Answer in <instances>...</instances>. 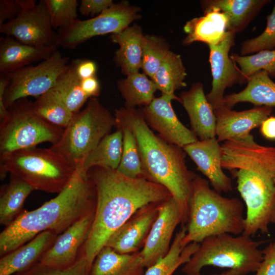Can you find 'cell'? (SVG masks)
Listing matches in <instances>:
<instances>
[{"label":"cell","instance_id":"cell-1","mask_svg":"<svg viewBox=\"0 0 275 275\" xmlns=\"http://www.w3.org/2000/svg\"><path fill=\"white\" fill-rule=\"evenodd\" d=\"M87 173L96 193L94 218L81 252L86 259L89 272L110 236L137 210L172 196L160 184L145 178L126 177L115 169L95 167Z\"/></svg>","mask_w":275,"mask_h":275},{"label":"cell","instance_id":"cell-2","mask_svg":"<svg viewBox=\"0 0 275 275\" xmlns=\"http://www.w3.org/2000/svg\"><path fill=\"white\" fill-rule=\"evenodd\" d=\"M96 193L87 172L76 168L71 180L57 196L33 210L23 211L0 233V256L17 249L39 234L59 235L95 210Z\"/></svg>","mask_w":275,"mask_h":275},{"label":"cell","instance_id":"cell-3","mask_svg":"<svg viewBox=\"0 0 275 275\" xmlns=\"http://www.w3.org/2000/svg\"><path fill=\"white\" fill-rule=\"evenodd\" d=\"M115 118L116 126H125L134 134L146 178L168 190L180 207L182 226L187 224L194 173L187 168L183 148L155 134L141 110L121 107L115 110Z\"/></svg>","mask_w":275,"mask_h":275},{"label":"cell","instance_id":"cell-4","mask_svg":"<svg viewBox=\"0 0 275 275\" xmlns=\"http://www.w3.org/2000/svg\"><path fill=\"white\" fill-rule=\"evenodd\" d=\"M244 204L238 198H228L212 189L209 181L194 174L189 203L183 247L192 242L225 233L239 235L244 230Z\"/></svg>","mask_w":275,"mask_h":275},{"label":"cell","instance_id":"cell-5","mask_svg":"<svg viewBox=\"0 0 275 275\" xmlns=\"http://www.w3.org/2000/svg\"><path fill=\"white\" fill-rule=\"evenodd\" d=\"M76 169L64 155L51 147H36L0 156L1 179L9 173L34 190L46 193H60L70 182Z\"/></svg>","mask_w":275,"mask_h":275},{"label":"cell","instance_id":"cell-6","mask_svg":"<svg viewBox=\"0 0 275 275\" xmlns=\"http://www.w3.org/2000/svg\"><path fill=\"white\" fill-rule=\"evenodd\" d=\"M264 240H255L241 234L225 233L205 238L182 268L186 275L200 273L206 266L226 268L248 274L255 272L263 259L260 245Z\"/></svg>","mask_w":275,"mask_h":275},{"label":"cell","instance_id":"cell-7","mask_svg":"<svg viewBox=\"0 0 275 275\" xmlns=\"http://www.w3.org/2000/svg\"><path fill=\"white\" fill-rule=\"evenodd\" d=\"M116 121L97 97L90 98L85 108L75 114L60 140L50 147L80 168L89 153L116 126Z\"/></svg>","mask_w":275,"mask_h":275},{"label":"cell","instance_id":"cell-8","mask_svg":"<svg viewBox=\"0 0 275 275\" xmlns=\"http://www.w3.org/2000/svg\"><path fill=\"white\" fill-rule=\"evenodd\" d=\"M0 122V156L17 150L36 147L49 142L56 144L64 129L51 125L35 113L33 102L27 98L17 100L8 108Z\"/></svg>","mask_w":275,"mask_h":275},{"label":"cell","instance_id":"cell-9","mask_svg":"<svg viewBox=\"0 0 275 275\" xmlns=\"http://www.w3.org/2000/svg\"><path fill=\"white\" fill-rule=\"evenodd\" d=\"M231 172L246 209L242 234L251 237L258 232L269 234V225H275V175L246 170Z\"/></svg>","mask_w":275,"mask_h":275},{"label":"cell","instance_id":"cell-10","mask_svg":"<svg viewBox=\"0 0 275 275\" xmlns=\"http://www.w3.org/2000/svg\"><path fill=\"white\" fill-rule=\"evenodd\" d=\"M69 65V58L58 49L36 65H29L6 75L9 84L4 102L8 107L18 99L42 95L53 88L59 77Z\"/></svg>","mask_w":275,"mask_h":275},{"label":"cell","instance_id":"cell-11","mask_svg":"<svg viewBox=\"0 0 275 275\" xmlns=\"http://www.w3.org/2000/svg\"><path fill=\"white\" fill-rule=\"evenodd\" d=\"M140 11V8L127 2L114 4L92 18L78 19L71 26L59 30L57 44L65 48L74 49L93 37L119 33L141 17Z\"/></svg>","mask_w":275,"mask_h":275},{"label":"cell","instance_id":"cell-12","mask_svg":"<svg viewBox=\"0 0 275 275\" xmlns=\"http://www.w3.org/2000/svg\"><path fill=\"white\" fill-rule=\"evenodd\" d=\"M53 29L45 1L40 0L0 26V32L30 46H58Z\"/></svg>","mask_w":275,"mask_h":275},{"label":"cell","instance_id":"cell-13","mask_svg":"<svg viewBox=\"0 0 275 275\" xmlns=\"http://www.w3.org/2000/svg\"><path fill=\"white\" fill-rule=\"evenodd\" d=\"M221 147L223 169L275 175V147L257 144L252 134L226 141Z\"/></svg>","mask_w":275,"mask_h":275},{"label":"cell","instance_id":"cell-14","mask_svg":"<svg viewBox=\"0 0 275 275\" xmlns=\"http://www.w3.org/2000/svg\"><path fill=\"white\" fill-rule=\"evenodd\" d=\"M235 37V33L227 31L220 42L208 46L212 81L211 91L206 97L213 111L223 106L224 94L227 88L247 82L229 54Z\"/></svg>","mask_w":275,"mask_h":275},{"label":"cell","instance_id":"cell-15","mask_svg":"<svg viewBox=\"0 0 275 275\" xmlns=\"http://www.w3.org/2000/svg\"><path fill=\"white\" fill-rule=\"evenodd\" d=\"M182 221L180 207L172 197L160 203L158 215L140 251L146 268L168 253L174 231Z\"/></svg>","mask_w":275,"mask_h":275},{"label":"cell","instance_id":"cell-16","mask_svg":"<svg viewBox=\"0 0 275 275\" xmlns=\"http://www.w3.org/2000/svg\"><path fill=\"white\" fill-rule=\"evenodd\" d=\"M172 100L180 102V98L162 94L141 111L148 126L156 131L160 138L168 143L183 148L198 139L177 118L171 104Z\"/></svg>","mask_w":275,"mask_h":275},{"label":"cell","instance_id":"cell-17","mask_svg":"<svg viewBox=\"0 0 275 275\" xmlns=\"http://www.w3.org/2000/svg\"><path fill=\"white\" fill-rule=\"evenodd\" d=\"M94 214L95 211L84 216L58 235L39 262L59 269L73 265L79 257L89 236Z\"/></svg>","mask_w":275,"mask_h":275},{"label":"cell","instance_id":"cell-18","mask_svg":"<svg viewBox=\"0 0 275 275\" xmlns=\"http://www.w3.org/2000/svg\"><path fill=\"white\" fill-rule=\"evenodd\" d=\"M160 203H150L137 210L110 236L105 246L120 254L140 251L158 215Z\"/></svg>","mask_w":275,"mask_h":275},{"label":"cell","instance_id":"cell-19","mask_svg":"<svg viewBox=\"0 0 275 275\" xmlns=\"http://www.w3.org/2000/svg\"><path fill=\"white\" fill-rule=\"evenodd\" d=\"M198 169L209 180L219 193L233 190L232 180L223 171L222 147L216 138L198 140L183 147Z\"/></svg>","mask_w":275,"mask_h":275},{"label":"cell","instance_id":"cell-20","mask_svg":"<svg viewBox=\"0 0 275 275\" xmlns=\"http://www.w3.org/2000/svg\"><path fill=\"white\" fill-rule=\"evenodd\" d=\"M272 111V107L256 106L242 111L222 106L214 111L216 117V138L218 142L244 138L260 126Z\"/></svg>","mask_w":275,"mask_h":275},{"label":"cell","instance_id":"cell-21","mask_svg":"<svg viewBox=\"0 0 275 275\" xmlns=\"http://www.w3.org/2000/svg\"><path fill=\"white\" fill-rule=\"evenodd\" d=\"M179 98L188 115L191 130L199 140L215 138L216 117L205 94L203 84H193L189 90L180 94Z\"/></svg>","mask_w":275,"mask_h":275},{"label":"cell","instance_id":"cell-22","mask_svg":"<svg viewBox=\"0 0 275 275\" xmlns=\"http://www.w3.org/2000/svg\"><path fill=\"white\" fill-rule=\"evenodd\" d=\"M58 235L45 231L17 249L1 257L0 275H14L39 262Z\"/></svg>","mask_w":275,"mask_h":275},{"label":"cell","instance_id":"cell-23","mask_svg":"<svg viewBox=\"0 0 275 275\" xmlns=\"http://www.w3.org/2000/svg\"><path fill=\"white\" fill-rule=\"evenodd\" d=\"M57 50V46L35 47L5 35L0 38V73L7 75L32 63L42 61Z\"/></svg>","mask_w":275,"mask_h":275},{"label":"cell","instance_id":"cell-24","mask_svg":"<svg viewBox=\"0 0 275 275\" xmlns=\"http://www.w3.org/2000/svg\"><path fill=\"white\" fill-rule=\"evenodd\" d=\"M204 15L187 21L184 26L187 34L183 41L185 45L200 41L216 45L224 38L228 28V19L225 14L216 8L203 10Z\"/></svg>","mask_w":275,"mask_h":275},{"label":"cell","instance_id":"cell-25","mask_svg":"<svg viewBox=\"0 0 275 275\" xmlns=\"http://www.w3.org/2000/svg\"><path fill=\"white\" fill-rule=\"evenodd\" d=\"M112 41L119 45L114 61L127 76L139 72L142 67L145 35L137 24L128 26L111 36Z\"/></svg>","mask_w":275,"mask_h":275},{"label":"cell","instance_id":"cell-26","mask_svg":"<svg viewBox=\"0 0 275 275\" xmlns=\"http://www.w3.org/2000/svg\"><path fill=\"white\" fill-rule=\"evenodd\" d=\"M145 268L140 251L120 254L104 246L96 256L87 275H143Z\"/></svg>","mask_w":275,"mask_h":275},{"label":"cell","instance_id":"cell-27","mask_svg":"<svg viewBox=\"0 0 275 275\" xmlns=\"http://www.w3.org/2000/svg\"><path fill=\"white\" fill-rule=\"evenodd\" d=\"M247 86L241 91L224 96L223 106L232 108L241 102L256 106L275 107V82L264 70L258 71L247 79Z\"/></svg>","mask_w":275,"mask_h":275},{"label":"cell","instance_id":"cell-28","mask_svg":"<svg viewBox=\"0 0 275 275\" xmlns=\"http://www.w3.org/2000/svg\"><path fill=\"white\" fill-rule=\"evenodd\" d=\"M268 0H208L201 1L203 10L216 8L228 19L227 31L235 34L244 29Z\"/></svg>","mask_w":275,"mask_h":275},{"label":"cell","instance_id":"cell-29","mask_svg":"<svg viewBox=\"0 0 275 275\" xmlns=\"http://www.w3.org/2000/svg\"><path fill=\"white\" fill-rule=\"evenodd\" d=\"M123 151V132L117 130L105 136L89 153L80 168L86 172L95 167L117 170Z\"/></svg>","mask_w":275,"mask_h":275},{"label":"cell","instance_id":"cell-30","mask_svg":"<svg viewBox=\"0 0 275 275\" xmlns=\"http://www.w3.org/2000/svg\"><path fill=\"white\" fill-rule=\"evenodd\" d=\"M23 180L10 175L8 183L1 189L0 224L6 227L14 221L23 211L24 203L34 190Z\"/></svg>","mask_w":275,"mask_h":275},{"label":"cell","instance_id":"cell-31","mask_svg":"<svg viewBox=\"0 0 275 275\" xmlns=\"http://www.w3.org/2000/svg\"><path fill=\"white\" fill-rule=\"evenodd\" d=\"M186 232L185 226L177 232L168 253L151 266L143 275H173L181 265L187 263L197 251L200 243L192 242L183 247L182 240Z\"/></svg>","mask_w":275,"mask_h":275},{"label":"cell","instance_id":"cell-32","mask_svg":"<svg viewBox=\"0 0 275 275\" xmlns=\"http://www.w3.org/2000/svg\"><path fill=\"white\" fill-rule=\"evenodd\" d=\"M186 75L180 56L170 51L152 80L162 94L179 98L175 92L186 86L184 82Z\"/></svg>","mask_w":275,"mask_h":275},{"label":"cell","instance_id":"cell-33","mask_svg":"<svg viewBox=\"0 0 275 275\" xmlns=\"http://www.w3.org/2000/svg\"><path fill=\"white\" fill-rule=\"evenodd\" d=\"M118 88L125 99V107L135 108L137 105L149 104L154 97L156 87L151 79L139 72L127 75L118 82Z\"/></svg>","mask_w":275,"mask_h":275},{"label":"cell","instance_id":"cell-34","mask_svg":"<svg viewBox=\"0 0 275 275\" xmlns=\"http://www.w3.org/2000/svg\"><path fill=\"white\" fill-rule=\"evenodd\" d=\"M33 107L40 118L62 129L68 125L74 115L54 88L37 97L33 102Z\"/></svg>","mask_w":275,"mask_h":275},{"label":"cell","instance_id":"cell-35","mask_svg":"<svg viewBox=\"0 0 275 275\" xmlns=\"http://www.w3.org/2000/svg\"><path fill=\"white\" fill-rule=\"evenodd\" d=\"M81 80L72 62L66 70L59 77L53 87L74 114L79 112L90 98L82 90Z\"/></svg>","mask_w":275,"mask_h":275},{"label":"cell","instance_id":"cell-36","mask_svg":"<svg viewBox=\"0 0 275 275\" xmlns=\"http://www.w3.org/2000/svg\"><path fill=\"white\" fill-rule=\"evenodd\" d=\"M116 127L123 132L122 154L117 170L131 178L147 179L134 134L125 126L117 125Z\"/></svg>","mask_w":275,"mask_h":275},{"label":"cell","instance_id":"cell-37","mask_svg":"<svg viewBox=\"0 0 275 275\" xmlns=\"http://www.w3.org/2000/svg\"><path fill=\"white\" fill-rule=\"evenodd\" d=\"M230 57L239 66L246 81L248 77L260 70H264L270 77H275V49L262 50L248 56L233 53Z\"/></svg>","mask_w":275,"mask_h":275},{"label":"cell","instance_id":"cell-38","mask_svg":"<svg viewBox=\"0 0 275 275\" xmlns=\"http://www.w3.org/2000/svg\"><path fill=\"white\" fill-rule=\"evenodd\" d=\"M169 48L164 39L153 35H145L141 67L143 73L152 79L170 51Z\"/></svg>","mask_w":275,"mask_h":275},{"label":"cell","instance_id":"cell-39","mask_svg":"<svg viewBox=\"0 0 275 275\" xmlns=\"http://www.w3.org/2000/svg\"><path fill=\"white\" fill-rule=\"evenodd\" d=\"M53 29L68 28L78 20L77 0H44Z\"/></svg>","mask_w":275,"mask_h":275},{"label":"cell","instance_id":"cell-40","mask_svg":"<svg viewBox=\"0 0 275 275\" xmlns=\"http://www.w3.org/2000/svg\"><path fill=\"white\" fill-rule=\"evenodd\" d=\"M275 48V3L271 13L267 17V24L264 31L258 37L242 42L240 55L258 52Z\"/></svg>","mask_w":275,"mask_h":275},{"label":"cell","instance_id":"cell-41","mask_svg":"<svg viewBox=\"0 0 275 275\" xmlns=\"http://www.w3.org/2000/svg\"><path fill=\"white\" fill-rule=\"evenodd\" d=\"M88 273L87 260L81 253L77 261L68 268H56L38 262L30 269L14 275H87Z\"/></svg>","mask_w":275,"mask_h":275},{"label":"cell","instance_id":"cell-42","mask_svg":"<svg viewBox=\"0 0 275 275\" xmlns=\"http://www.w3.org/2000/svg\"><path fill=\"white\" fill-rule=\"evenodd\" d=\"M36 3L34 0H1L0 26L14 19Z\"/></svg>","mask_w":275,"mask_h":275},{"label":"cell","instance_id":"cell-43","mask_svg":"<svg viewBox=\"0 0 275 275\" xmlns=\"http://www.w3.org/2000/svg\"><path fill=\"white\" fill-rule=\"evenodd\" d=\"M114 4L112 0H82L78 11L84 16H97Z\"/></svg>","mask_w":275,"mask_h":275},{"label":"cell","instance_id":"cell-44","mask_svg":"<svg viewBox=\"0 0 275 275\" xmlns=\"http://www.w3.org/2000/svg\"><path fill=\"white\" fill-rule=\"evenodd\" d=\"M262 251L263 259L254 275H275V250L270 243Z\"/></svg>","mask_w":275,"mask_h":275},{"label":"cell","instance_id":"cell-45","mask_svg":"<svg viewBox=\"0 0 275 275\" xmlns=\"http://www.w3.org/2000/svg\"><path fill=\"white\" fill-rule=\"evenodd\" d=\"M77 75L81 80L96 76V64L88 59H76L72 61Z\"/></svg>","mask_w":275,"mask_h":275},{"label":"cell","instance_id":"cell-46","mask_svg":"<svg viewBox=\"0 0 275 275\" xmlns=\"http://www.w3.org/2000/svg\"><path fill=\"white\" fill-rule=\"evenodd\" d=\"M81 87L90 98L97 97L100 93V86L96 76L81 80Z\"/></svg>","mask_w":275,"mask_h":275},{"label":"cell","instance_id":"cell-47","mask_svg":"<svg viewBox=\"0 0 275 275\" xmlns=\"http://www.w3.org/2000/svg\"><path fill=\"white\" fill-rule=\"evenodd\" d=\"M260 132L266 139L275 140V117L269 116L261 123Z\"/></svg>","mask_w":275,"mask_h":275},{"label":"cell","instance_id":"cell-48","mask_svg":"<svg viewBox=\"0 0 275 275\" xmlns=\"http://www.w3.org/2000/svg\"><path fill=\"white\" fill-rule=\"evenodd\" d=\"M9 84V78L6 75L0 76V120L4 118L8 114V110L4 102V97L6 90Z\"/></svg>","mask_w":275,"mask_h":275},{"label":"cell","instance_id":"cell-49","mask_svg":"<svg viewBox=\"0 0 275 275\" xmlns=\"http://www.w3.org/2000/svg\"><path fill=\"white\" fill-rule=\"evenodd\" d=\"M192 275H203V274H201L200 273H196V274H194ZM212 275H247V274L240 273L238 271H237L234 270L228 269V270L223 272L222 273H218V274H214Z\"/></svg>","mask_w":275,"mask_h":275},{"label":"cell","instance_id":"cell-50","mask_svg":"<svg viewBox=\"0 0 275 275\" xmlns=\"http://www.w3.org/2000/svg\"><path fill=\"white\" fill-rule=\"evenodd\" d=\"M271 246H272V248L275 250V241L274 242H273L272 243H271Z\"/></svg>","mask_w":275,"mask_h":275},{"label":"cell","instance_id":"cell-51","mask_svg":"<svg viewBox=\"0 0 275 275\" xmlns=\"http://www.w3.org/2000/svg\"><path fill=\"white\" fill-rule=\"evenodd\" d=\"M273 180H274V184H275V177L274 178Z\"/></svg>","mask_w":275,"mask_h":275}]
</instances>
